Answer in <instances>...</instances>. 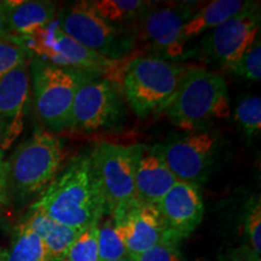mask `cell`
I'll list each match as a JSON object with an SVG mask.
<instances>
[{
    "label": "cell",
    "instance_id": "5bb4252c",
    "mask_svg": "<svg viewBox=\"0 0 261 261\" xmlns=\"http://www.w3.org/2000/svg\"><path fill=\"white\" fill-rule=\"evenodd\" d=\"M158 208L166 227L165 241L177 244L194 232L204 213L198 185L179 180L160 201Z\"/></svg>",
    "mask_w": 261,
    "mask_h": 261
},
{
    "label": "cell",
    "instance_id": "6da1fadb",
    "mask_svg": "<svg viewBox=\"0 0 261 261\" xmlns=\"http://www.w3.org/2000/svg\"><path fill=\"white\" fill-rule=\"evenodd\" d=\"M31 210L41 212L51 220L77 230L102 219L106 210L90 152L71 159L41 192Z\"/></svg>",
    "mask_w": 261,
    "mask_h": 261
},
{
    "label": "cell",
    "instance_id": "7c38bea8",
    "mask_svg": "<svg viewBox=\"0 0 261 261\" xmlns=\"http://www.w3.org/2000/svg\"><path fill=\"white\" fill-rule=\"evenodd\" d=\"M256 8L259 6L255 4L205 35L202 40V51L205 56L230 69L256 41L260 29V15Z\"/></svg>",
    "mask_w": 261,
    "mask_h": 261
},
{
    "label": "cell",
    "instance_id": "44dd1931",
    "mask_svg": "<svg viewBox=\"0 0 261 261\" xmlns=\"http://www.w3.org/2000/svg\"><path fill=\"white\" fill-rule=\"evenodd\" d=\"M5 261H52L40 237L25 227H18L11 249L5 253Z\"/></svg>",
    "mask_w": 261,
    "mask_h": 261
},
{
    "label": "cell",
    "instance_id": "3957f363",
    "mask_svg": "<svg viewBox=\"0 0 261 261\" xmlns=\"http://www.w3.org/2000/svg\"><path fill=\"white\" fill-rule=\"evenodd\" d=\"M33 104L39 120L55 133L69 130L71 108L79 87L91 76L33 57L29 62Z\"/></svg>",
    "mask_w": 261,
    "mask_h": 261
},
{
    "label": "cell",
    "instance_id": "ac0fdd59",
    "mask_svg": "<svg viewBox=\"0 0 261 261\" xmlns=\"http://www.w3.org/2000/svg\"><path fill=\"white\" fill-rule=\"evenodd\" d=\"M254 5L255 3L241 0H214L203 6H198L185 23L182 37L188 42L204 34L205 32L213 31L224 22L253 8Z\"/></svg>",
    "mask_w": 261,
    "mask_h": 261
},
{
    "label": "cell",
    "instance_id": "f1b7e54d",
    "mask_svg": "<svg viewBox=\"0 0 261 261\" xmlns=\"http://www.w3.org/2000/svg\"><path fill=\"white\" fill-rule=\"evenodd\" d=\"M9 198L8 175H6V163L0 152V203H6Z\"/></svg>",
    "mask_w": 261,
    "mask_h": 261
},
{
    "label": "cell",
    "instance_id": "f546056e",
    "mask_svg": "<svg viewBox=\"0 0 261 261\" xmlns=\"http://www.w3.org/2000/svg\"><path fill=\"white\" fill-rule=\"evenodd\" d=\"M4 39H14L9 29L8 22V4L6 2L0 3V40Z\"/></svg>",
    "mask_w": 261,
    "mask_h": 261
},
{
    "label": "cell",
    "instance_id": "9a60e30c",
    "mask_svg": "<svg viewBox=\"0 0 261 261\" xmlns=\"http://www.w3.org/2000/svg\"><path fill=\"white\" fill-rule=\"evenodd\" d=\"M31 94L29 62L25 61L0 81V152L21 136Z\"/></svg>",
    "mask_w": 261,
    "mask_h": 261
},
{
    "label": "cell",
    "instance_id": "4316f807",
    "mask_svg": "<svg viewBox=\"0 0 261 261\" xmlns=\"http://www.w3.org/2000/svg\"><path fill=\"white\" fill-rule=\"evenodd\" d=\"M133 261H184L178 244L163 241L152 248L133 257Z\"/></svg>",
    "mask_w": 261,
    "mask_h": 261
},
{
    "label": "cell",
    "instance_id": "277c9868",
    "mask_svg": "<svg viewBox=\"0 0 261 261\" xmlns=\"http://www.w3.org/2000/svg\"><path fill=\"white\" fill-rule=\"evenodd\" d=\"M64 156V145L57 136L47 130L34 132L5 162L9 191L19 198L42 192L60 173Z\"/></svg>",
    "mask_w": 261,
    "mask_h": 261
},
{
    "label": "cell",
    "instance_id": "ffe728a7",
    "mask_svg": "<svg viewBox=\"0 0 261 261\" xmlns=\"http://www.w3.org/2000/svg\"><path fill=\"white\" fill-rule=\"evenodd\" d=\"M94 11L117 27L135 28V23L149 2L140 0H89Z\"/></svg>",
    "mask_w": 261,
    "mask_h": 261
},
{
    "label": "cell",
    "instance_id": "4dcf8cb0",
    "mask_svg": "<svg viewBox=\"0 0 261 261\" xmlns=\"http://www.w3.org/2000/svg\"><path fill=\"white\" fill-rule=\"evenodd\" d=\"M108 261H133L130 257H125V259H117V260H108Z\"/></svg>",
    "mask_w": 261,
    "mask_h": 261
},
{
    "label": "cell",
    "instance_id": "7a4b0ae2",
    "mask_svg": "<svg viewBox=\"0 0 261 261\" xmlns=\"http://www.w3.org/2000/svg\"><path fill=\"white\" fill-rule=\"evenodd\" d=\"M162 113L182 130L203 129L213 120L230 115L226 81L204 68L188 67L177 92Z\"/></svg>",
    "mask_w": 261,
    "mask_h": 261
},
{
    "label": "cell",
    "instance_id": "d6a6232c",
    "mask_svg": "<svg viewBox=\"0 0 261 261\" xmlns=\"http://www.w3.org/2000/svg\"><path fill=\"white\" fill-rule=\"evenodd\" d=\"M62 261H68V260H65V259H64V260H62Z\"/></svg>",
    "mask_w": 261,
    "mask_h": 261
},
{
    "label": "cell",
    "instance_id": "83f0119b",
    "mask_svg": "<svg viewBox=\"0 0 261 261\" xmlns=\"http://www.w3.org/2000/svg\"><path fill=\"white\" fill-rule=\"evenodd\" d=\"M246 228L249 242L252 244L256 255H260L261 252V207L260 200L256 201L254 207L247 215Z\"/></svg>",
    "mask_w": 261,
    "mask_h": 261
},
{
    "label": "cell",
    "instance_id": "52a82bcc",
    "mask_svg": "<svg viewBox=\"0 0 261 261\" xmlns=\"http://www.w3.org/2000/svg\"><path fill=\"white\" fill-rule=\"evenodd\" d=\"M138 144L98 143L90 151L91 163L102 195L106 214L136 201L135 169Z\"/></svg>",
    "mask_w": 261,
    "mask_h": 261
},
{
    "label": "cell",
    "instance_id": "7402d4cb",
    "mask_svg": "<svg viewBox=\"0 0 261 261\" xmlns=\"http://www.w3.org/2000/svg\"><path fill=\"white\" fill-rule=\"evenodd\" d=\"M98 253L99 261L129 257L123 240L110 214H104L98 224Z\"/></svg>",
    "mask_w": 261,
    "mask_h": 261
},
{
    "label": "cell",
    "instance_id": "9c48e42d",
    "mask_svg": "<svg viewBox=\"0 0 261 261\" xmlns=\"http://www.w3.org/2000/svg\"><path fill=\"white\" fill-rule=\"evenodd\" d=\"M125 107L119 87L109 77L91 76L75 94L71 108V132L113 128L122 121Z\"/></svg>",
    "mask_w": 261,
    "mask_h": 261
},
{
    "label": "cell",
    "instance_id": "d4e9b609",
    "mask_svg": "<svg viewBox=\"0 0 261 261\" xmlns=\"http://www.w3.org/2000/svg\"><path fill=\"white\" fill-rule=\"evenodd\" d=\"M28 55L18 39L0 40V81L17 65L28 61Z\"/></svg>",
    "mask_w": 261,
    "mask_h": 261
},
{
    "label": "cell",
    "instance_id": "5b68a950",
    "mask_svg": "<svg viewBox=\"0 0 261 261\" xmlns=\"http://www.w3.org/2000/svg\"><path fill=\"white\" fill-rule=\"evenodd\" d=\"M188 67L149 55L137 56L123 70L122 90L138 117L162 112L177 92Z\"/></svg>",
    "mask_w": 261,
    "mask_h": 261
},
{
    "label": "cell",
    "instance_id": "e0dca14e",
    "mask_svg": "<svg viewBox=\"0 0 261 261\" xmlns=\"http://www.w3.org/2000/svg\"><path fill=\"white\" fill-rule=\"evenodd\" d=\"M11 37L25 39L38 34L57 18V5L46 0L6 2Z\"/></svg>",
    "mask_w": 261,
    "mask_h": 261
},
{
    "label": "cell",
    "instance_id": "cb8c5ba5",
    "mask_svg": "<svg viewBox=\"0 0 261 261\" xmlns=\"http://www.w3.org/2000/svg\"><path fill=\"white\" fill-rule=\"evenodd\" d=\"M234 119L247 136L259 135L261 129V99L259 96L246 97L241 100L236 110Z\"/></svg>",
    "mask_w": 261,
    "mask_h": 261
},
{
    "label": "cell",
    "instance_id": "484cf974",
    "mask_svg": "<svg viewBox=\"0 0 261 261\" xmlns=\"http://www.w3.org/2000/svg\"><path fill=\"white\" fill-rule=\"evenodd\" d=\"M234 74L240 75L249 81H260L261 79V45L256 40L248 48L246 54L230 68Z\"/></svg>",
    "mask_w": 261,
    "mask_h": 261
},
{
    "label": "cell",
    "instance_id": "8fae6325",
    "mask_svg": "<svg viewBox=\"0 0 261 261\" xmlns=\"http://www.w3.org/2000/svg\"><path fill=\"white\" fill-rule=\"evenodd\" d=\"M218 137L208 130H191L159 144L158 150L179 181L201 184L207 180L218 151Z\"/></svg>",
    "mask_w": 261,
    "mask_h": 261
},
{
    "label": "cell",
    "instance_id": "ba28073f",
    "mask_svg": "<svg viewBox=\"0 0 261 261\" xmlns=\"http://www.w3.org/2000/svg\"><path fill=\"white\" fill-rule=\"evenodd\" d=\"M197 8L196 3H149L135 23L137 41L144 42L154 56L168 61L179 58L187 45L182 29Z\"/></svg>",
    "mask_w": 261,
    "mask_h": 261
},
{
    "label": "cell",
    "instance_id": "1f68e13d",
    "mask_svg": "<svg viewBox=\"0 0 261 261\" xmlns=\"http://www.w3.org/2000/svg\"><path fill=\"white\" fill-rule=\"evenodd\" d=\"M4 255H5V253L3 252V249H0V261L3 260V257H4Z\"/></svg>",
    "mask_w": 261,
    "mask_h": 261
},
{
    "label": "cell",
    "instance_id": "603a6c76",
    "mask_svg": "<svg viewBox=\"0 0 261 261\" xmlns=\"http://www.w3.org/2000/svg\"><path fill=\"white\" fill-rule=\"evenodd\" d=\"M98 224L99 221L83 228L68 250V261H99L98 253Z\"/></svg>",
    "mask_w": 261,
    "mask_h": 261
},
{
    "label": "cell",
    "instance_id": "4fadbf2b",
    "mask_svg": "<svg viewBox=\"0 0 261 261\" xmlns=\"http://www.w3.org/2000/svg\"><path fill=\"white\" fill-rule=\"evenodd\" d=\"M130 259L166 240V227L156 204L133 201L110 214Z\"/></svg>",
    "mask_w": 261,
    "mask_h": 261
},
{
    "label": "cell",
    "instance_id": "d6986e66",
    "mask_svg": "<svg viewBox=\"0 0 261 261\" xmlns=\"http://www.w3.org/2000/svg\"><path fill=\"white\" fill-rule=\"evenodd\" d=\"M23 225L40 237L52 261H62L81 230L51 220L41 212L31 210Z\"/></svg>",
    "mask_w": 261,
    "mask_h": 261
},
{
    "label": "cell",
    "instance_id": "30bf717a",
    "mask_svg": "<svg viewBox=\"0 0 261 261\" xmlns=\"http://www.w3.org/2000/svg\"><path fill=\"white\" fill-rule=\"evenodd\" d=\"M58 17V16H57ZM25 50L33 52L34 57L62 68H70L100 76L113 70L119 62L107 60L96 52L68 37L62 31L58 18L31 38L18 39Z\"/></svg>",
    "mask_w": 261,
    "mask_h": 261
},
{
    "label": "cell",
    "instance_id": "836d02e7",
    "mask_svg": "<svg viewBox=\"0 0 261 261\" xmlns=\"http://www.w3.org/2000/svg\"><path fill=\"white\" fill-rule=\"evenodd\" d=\"M257 261H259V260H257Z\"/></svg>",
    "mask_w": 261,
    "mask_h": 261
},
{
    "label": "cell",
    "instance_id": "8992f818",
    "mask_svg": "<svg viewBox=\"0 0 261 261\" xmlns=\"http://www.w3.org/2000/svg\"><path fill=\"white\" fill-rule=\"evenodd\" d=\"M57 18L61 29L68 37L109 61L125 60L138 42L135 28L109 23L86 0L73 3Z\"/></svg>",
    "mask_w": 261,
    "mask_h": 261
},
{
    "label": "cell",
    "instance_id": "2e32d148",
    "mask_svg": "<svg viewBox=\"0 0 261 261\" xmlns=\"http://www.w3.org/2000/svg\"><path fill=\"white\" fill-rule=\"evenodd\" d=\"M177 181L158 146L138 144L135 169L137 201L158 205Z\"/></svg>",
    "mask_w": 261,
    "mask_h": 261
}]
</instances>
